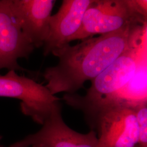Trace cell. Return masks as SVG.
Listing matches in <instances>:
<instances>
[{"instance_id": "cell-1", "label": "cell", "mask_w": 147, "mask_h": 147, "mask_svg": "<svg viewBox=\"0 0 147 147\" xmlns=\"http://www.w3.org/2000/svg\"><path fill=\"white\" fill-rule=\"evenodd\" d=\"M140 25L82 40L77 45H67L52 53L58 64L45 69V87L53 95L74 94L87 81H92L123 53Z\"/></svg>"}, {"instance_id": "cell-2", "label": "cell", "mask_w": 147, "mask_h": 147, "mask_svg": "<svg viewBox=\"0 0 147 147\" xmlns=\"http://www.w3.org/2000/svg\"><path fill=\"white\" fill-rule=\"evenodd\" d=\"M147 57V23L140 25L125 51L97 77L84 96L65 94L69 106L81 111L84 118L121 89L131 79L139 64Z\"/></svg>"}, {"instance_id": "cell-3", "label": "cell", "mask_w": 147, "mask_h": 147, "mask_svg": "<svg viewBox=\"0 0 147 147\" xmlns=\"http://www.w3.org/2000/svg\"><path fill=\"white\" fill-rule=\"evenodd\" d=\"M147 0H92L80 28L70 42L147 23Z\"/></svg>"}, {"instance_id": "cell-4", "label": "cell", "mask_w": 147, "mask_h": 147, "mask_svg": "<svg viewBox=\"0 0 147 147\" xmlns=\"http://www.w3.org/2000/svg\"><path fill=\"white\" fill-rule=\"evenodd\" d=\"M0 97L20 100L21 112L42 125L61 99L49 90L32 79L9 70L0 75Z\"/></svg>"}, {"instance_id": "cell-5", "label": "cell", "mask_w": 147, "mask_h": 147, "mask_svg": "<svg viewBox=\"0 0 147 147\" xmlns=\"http://www.w3.org/2000/svg\"><path fill=\"white\" fill-rule=\"evenodd\" d=\"M86 121L95 132L99 147H138V125L132 109H102Z\"/></svg>"}, {"instance_id": "cell-6", "label": "cell", "mask_w": 147, "mask_h": 147, "mask_svg": "<svg viewBox=\"0 0 147 147\" xmlns=\"http://www.w3.org/2000/svg\"><path fill=\"white\" fill-rule=\"evenodd\" d=\"M61 104L57 106L44 121L42 128L9 147H99L93 130L82 134L69 127L62 116Z\"/></svg>"}, {"instance_id": "cell-7", "label": "cell", "mask_w": 147, "mask_h": 147, "mask_svg": "<svg viewBox=\"0 0 147 147\" xmlns=\"http://www.w3.org/2000/svg\"><path fill=\"white\" fill-rule=\"evenodd\" d=\"M34 47L21 30L11 0H0V70H20V58H28Z\"/></svg>"}, {"instance_id": "cell-8", "label": "cell", "mask_w": 147, "mask_h": 147, "mask_svg": "<svg viewBox=\"0 0 147 147\" xmlns=\"http://www.w3.org/2000/svg\"><path fill=\"white\" fill-rule=\"evenodd\" d=\"M92 0H64L58 11L49 19V31L44 44V55L53 53L70 43L78 31L84 13Z\"/></svg>"}, {"instance_id": "cell-9", "label": "cell", "mask_w": 147, "mask_h": 147, "mask_svg": "<svg viewBox=\"0 0 147 147\" xmlns=\"http://www.w3.org/2000/svg\"><path fill=\"white\" fill-rule=\"evenodd\" d=\"M55 2L53 0H11L21 30L34 48L44 45Z\"/></svg>"}, {"instance_id": "cell-10", "label": "cell", "mask_w": 147, "mask_h": 147, "mask_svg": "<svg viewBox=\"0 0 147 147\" xmlns=\"http://www.w3.org/2000/svg\"><path fill=\"white\" fill-rule=\"evenodd\" d=\"M147 57H146L139 64L127 83L85 119L89 118L98 111L105 108L125 107L135 109L141 105L147 104Z\"/></svg>"}, {"instance_id": "cell-11", "label": "cell", "mask_w": 147, "mask_h": 147, "mask_svg": "<svg viewBox=\"0 0 147 147\" xmlns=\"http://www.w3.org/2000/svg\"><path fill=\"white\" fill-rule=\"evenodd\" d=\"M138 125V146L147 147V104L133 109Z\"/></svg>"}, {"instance_id": "cell-12", "label": "cell", "mask_w": 147, "mask_h": 147, "mask_svg": "<svg viewBox=\"0 0 147 147\" xmlns=\"http://www.w3.org/2000/svg\"><path fill=\"white\" fill-rule=\"evenodd\" d=\"M1 138H2V137L1 136H0V140H1Z\"/></svg>"}, {"instance_id": "cell-13", "label": "cell", "mask_w": 147, "mask_h": 147, "mask_svg": "<svg viewBox=\"0 0 147 147\" xmlns=\"http://www.w3.org/2000/svg\"><path fill=\"white\" fill-rule=\"evenodd\" d=\"M40 147V146H36V147Z\"/></svg>"}, {"instance_id": "cell-14", "label": "cell", "mask_w": 147, "mask_h": 147, "mask_svg": "<svg viewBox=\"0 0 147 147\" xmlns=\"http://www.w3.org/2000/svg\"><path fill=\"white\" fill-rule=\"evenodd\" d=\"M0 147H3L2 146H0Z\"/></svg>"}]
</instances>
